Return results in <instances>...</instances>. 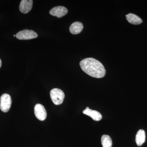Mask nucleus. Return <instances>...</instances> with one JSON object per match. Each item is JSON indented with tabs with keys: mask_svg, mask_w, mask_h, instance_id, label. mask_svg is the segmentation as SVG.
Returning <instances> with one entry per match:
<instances>
[{
	"mask_svg": "<svg viewBox=\"0 0 147 147\" xmlns=\"http://www.w3.org/2000/svg\"><path fill=\"white\" fill-rule=\"evenodd\" d=\"M80 65L84 72L92 77L101 78L105 76L104 66L99 61L92 58H88L81 61Z\"/></svg>",
	"mask_w": 147,
	"mask_h": 147,
	"instance_id": "f257e3e1",
	"label": "nucleus"
},
{
	"mask_svg": "<svg viewBox=\"0 0 147 147\" xmlns=\"http://www.w3.org/2000/svg\"><path fill=\"white\" fill-rule=\"evenodd\" d=\"M50 96L53 103L56 105L62 103L65 98V94L62 90L58 88H54L50 92Z\"/></svg>",
	"mask_w": 147,
	"mask_h": 147,
	"instance_id": "f03ea898",
	"label": "nucleus"
},
{
	"mask_svg": "<svg viewBox=\"0 0 147 147\" xmlns=\"http://www.w3.org/2000/svg\"><path fill=\"white\" fill-rule=\"evenodd\" d=\"M11 104L10 96L7 94H4L0 98V109L4 113H7L10 109Z\"/></svg>",
	"mask_w": 147,
	"mask_h": 147,
	"instance_id": "7ed1b4c3",
	"label": "nucleus"
},
{
	"mask_svg": "<svg viewBox=\"0 0 147 147\" xmlns=\"http://www.w3.org/2000/svg\"><path fill=\"white\" fill-rule=\"evenodd\" d=\"M16 37L19 40H30L36 38L38 34L32 30H24L17 33Z\"/></svg>",
	"mask_w": 147,
	"mask_h": 147,
	"instance_id": "20e7f679",
	"label": "nucleus"
},
{
	"mask_svg": "<svg viewBox=\"0 0 147 147\" xmlns=\"http://www.w3.org/2000/svg\"><path fill=\"white\" fill-rule=\"evenodd\" d=\"M36 117L40 121L45 120L47 117V112L44 106L40 104H37L34 109Z\"/></svg>",
	"mask_w": 147,
	"mask_h": 147,
	"instance_id": "39448f33",
	"label": "nucleus"
},
{
	"mask_svg": "<svg viewBox=\"0 0 147 147\" xmlns=\"http://www.w3.org/2000/svg\"><path fill=\"white\" fill-rule=\"evenodd\" d=\"M68 12L67 9L63 6L55 7H53L50 10V13L53 16H57L59 18H60L63 16H65Z\"/></svg>",
	"mask_w": 147,
	"mask_h": 147,
	"instance_id": "423d86ee",
	"label": "nucleus"
},
{
	"mask_svg": "<svg viewBox=\"0 0 147 147\" xmlns=\"http://www.w3.org/2000/svg\"><path fill=\"white\" fill-rule=\"evenodd\" d=\"M33 1L32 0H22L19 5V10L21 13H27L32 9Z\"/></svg>",
	"mask_w": 147,
	"mask_h": 147,
	"instance_id": "0eeeda50",
	"label": "nucleus"
},
{
	"mask_svg": "<svg viewBox=\"0 0 147 147\" xmlns=\"http://www.w3.org/2000/svg\"><path fill=\"white\" fill-rule=\"evenodd\" d=\"M83 113L87 116H89L93 120L95 121H99L102 118V115L96 110H92L89 107H87L83 112Z\"/></svg>",
	"mask_w": 147,
	"mask_h": 147,
	"instance_id": "6e6552de",
	"label": "nucleus"
},
{
	"mask_svg": "<svg viewBox=\"0 0 147 147\" xmlns=\"http://www.w3.org/2000/svg\"><path fill=\"white\" fill-rule=\"evenodd\" d=\"M84 28L83 24L81 22H75L71 24L69 27V31L73 34H77L82 32Z\"/></svg>",
	"mask_w": 147,
	"mask_h": 147,
	"instance_id": "1a4fd4ad",
	"label": "nucleus"
},
{
	"mask_svg": "<svg viewBox=\"0 0 147 147\" xmlns=\"http://www.w3.org/2000/svg\"><path fill=\"white\" fill-rule=\"evenodd\" d=\"M125 16L129 23L133 25H139L143 22L142 19L139 16L133 13H128Z\"/></svg>",
	"mask_w": 147,
	"mask_h": 147,
	"instance_id": "9d476101",
	"label": "nucleus"
},
{
	"mask_svg": "<svg viewBox=\"0 0 147 147\" xmlns=\"http://www.w3.org/2000/svg\"><path fill=\"white\" fill-rule=\"evenodd\" d=\"M145 139H146V133L144 130L143 129H139L137 134H136V139L135 141L137 146H142L145 142Z\"/></svg>",
	"mask_w": 147,
	"mask_h": 147,
	"instance_id": "9b49d317",
	"label": "nucleus"
},
{
	"mask_svg": "<svg viewBox=\"0 0 147 147\" xmlns=\"http://www.w3.org/2000/svg\"><path fill=\"white\" fill-rule=\"evenodd\" d=\"M101 142L102 147H112V139L109 135L106 134L102 135L101 137Z\"/></svg>",
	"mask_w": 147,
	"mask_h": 147,
	"instance_id": "f8f14e48",
	"label": "nucleus"
},
{
	"mask_svg": "<svg viewBox=\"0 0 147 147\" xmlns=\"http://www.w3.org/2000/svg\"><path fill=\"white\" fill-rule=\"evenodd\" d=\"M2 65V61H1V59H0V68H1V66Z\"/></svg>",
	"mask_w": 147,
	"mask_h": 147,
	"instance_id": "ddd939ff",
	"label": "nucleus"
},
{
	"mask_svg": "<svg viewBox=\"0 0 147 147\" xmlns=\"http://www.w3.org/2000/svg\"><path fill=\"white\" fill-rule=\"evenodd\" d=\"M13 36L14 37L16 36V35H15V34L13 35Z\"/></svg>",
	"mask_w": 147,
	"mask_h": 147,
	"instance_id": "4468645a",
	"label": "nucleus"
}]
</instances>
